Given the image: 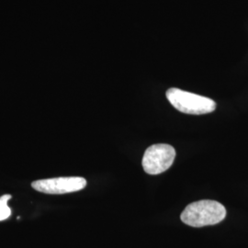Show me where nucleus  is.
Wrapping results in <instances>:
<instances>
[{
  "label": "nucleus",
  "instance_id": "1",
  "mask_svg": "<svg viewBox=\"0 0 248 248\" xmlns=\"http://www.w3.org/2000/svg\"><path fill=\"white\" fill-rule=\"evenodd\" d=\"M226 210L222 204L211 201L203 200L187 205L180 219L186 225L192 227H203L214 225L224 220Z\"/></svg>",
  "mask_w": 248,
  "mask_h": 248
},
{
  "label": "nucleus",
  "instance_id": "2",
  "mask_svg": "<svg viewBox=\"0 0 248 248\" xmlns=\"http://www.w3.org/2000/svg\"><path fill=\"white\" fill-rule=\"evenodd\" d=\"M166 95L172 106L186 114L202 115L211 113L216 108L213 99L181 89H169Z\"/></svg>",
  "mask_w": 248,
  "mask_h": 248
},
{
  "label": "nucleus",
  "instance_id": "3",
  "mask_svg": "<svg viewBox=\"0 0 248 248\" xmlns=\"http://www.w3.org/2000/svg\"><path fill=\"white\" fill-rule=\"evenodd\" d=\"M176 150L166 143L154 144L148 147L142 157V168L149 175H158L172 166Z\"/></svg>",
  "mask_w": 248,
  "mask_h": 248
},
{
  "label": "nucleus",
  "instance_id": "4",
  "mask_svg": "<svg viewBox=\"0 0 248 248\" xmlns=\"http://www.w3.org/2000/svg\"><path fill=\"white\" fill-rule=\"evenodd\" d=\"M87 186V180L81 177H53L32 182L31 186L39 192L61 195L79 191Z\"/></svg>",
  "mask_w": 248,
  "mask_h": 248
},
{
  "label": "nucleus",
  "instance_id": "5",
  "mask_svg": "<svg viewBox=\"0 0 248 248\" xmlns=\"http://www.w3.org/2000/svg\"><path fill=\"white\" fill-rule=\"evenodd\" d=\"M10 199V195H4L0 198V222L7 220L11 215V210L8 205Z\"/></svg>",
  "mask_w": 248,
  "mask_h": 248
}]
</instances>
